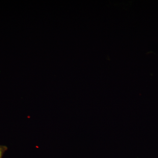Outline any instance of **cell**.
<instances>
[{
  "mask_svg": "<svg viewBox=\"0 0 158 158\" xmlns=\"http://www.w3.org/2000/svg\"><path fill=\"white\" fill-rule=\"evenodd\" d=\"M8 150V147L5 145L0 144V158H2L4 153Z\"/></svg>",
  "mask_w": 158,
  "mask_h": 158,
  "instance_id": "cell-1",
  "label": "cell"
}]
</instances>
